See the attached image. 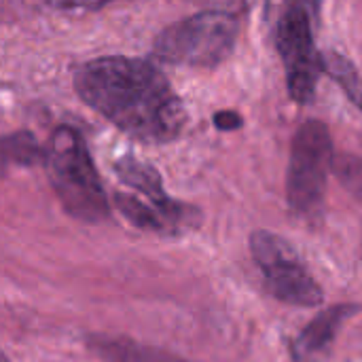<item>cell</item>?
Instances as JSON below:
<instances>
[{
  "label": "cell",
  "mask_w": 362,
  "mask_h": 362,
  "mask_svg": "<svg viewBox=\"0 0 362 362\" xmlns=\"http://www.w3.org/2000/svg\"><path fill=\"white\" fill-rule=\"evenodd\" d=\"M214 127H218L221 132H233L242 127V117L233 110H221L214 115Z\"/></svg>",
  "instance_id": "obj_13"
},
{
  "label": "cell",
  "mask_w": 362,
  "mask_h": 362,
  "mask_svg": "<svg viewBox=\"0 0 362 362\" xmlns=\"http://www.w3.org/2000/svg\"><path fill=\"white\" fill-rule=\"evenodd\" d=\"M76 95L123 134L165 144L187 125V108L165 74L140 57L108 55L74 72Z\"/></svg>",
  "instance_id": "obj_1"
},
{
  "label": "cell",
  "mask_w": 362,
  "mask_h": 362,
  "mask_svg": "<svg viewBox=\"0 0 362 362\" xmlns=\"http://www.w3.org/2000/svg\"><path fill=\"white\" fill-rule=\"evenodd\" d=\"M89 350L104 362H189L123 337H89Z\"/></svg>",
  "instance_id": "obj_9"
},
{
  "label": "cell",
  "mask_w": 362,
  "mask_h": 362,
  "mask_svg": "<svg viewBox=\"0 0 362 362\" xmlns=\"http://www.w3.org/2000/svg\"><path fill=\"white\" fill-rule=\"evenodd\" d=\"M312 13L301 4H288L276 23V47L284 64L286 87L297 104H310L322 70V53L316 51Z\"/></svg>",
  "instance_id": "obj_5"
},
{
  "label": "cell",
  "mask_w": 362,
  "mask_h": 362,
  "mask_svg": "<svg viewBox=\"0 0 362 362\" xmlns=\"http://www.w3.org/2000/svg\"><path fill=\"white\" fill-rule=\"evenodd\" d=\"M117 206L123 212L125 218H129L136 227L140 229H148V231H161V233H172L170 225L165 223V218L159 214L157 208L142 204L140 199L132 197V195H117Z\"/></svg>",
  "instance_id": "obj_11"
},
{
  "label": "cell",
  "mask_w": 362,
  "mask_h": 362,
  "mask_svg": "<svg viewBox=\"0 0 362 362\" xmlns=\"http://www.w3.org/2000/svg\"><path fill=\"white\" fill-rule=\"evenodd\" d=\"M291 4H301V6H305L312 15H316V13H318L320 0H291Z\"/></svg>",
  "instance_id": "obj_14"
},
{
  "label": "cell",
  "mask_w": 362,
  "mask_h": 362,
  "mask_svg": "<svg viewBox=\"0 0 362 362\" xmlns=\"http://www.w3.org/2000/svg\"><path fill=\"white\" fill-rule=\"evenodd\" d=\"M331 168L333 140L329 127L320 121H305L293 138L286 176V197L293 212L310 216L320 208Z\"/></svg>",
  "instance_id": "obj_4"
},
{
  "label": "cell",
  "mask_w": 362,
  "mask_h": 362,
  "mask_svg": "<svg viewBox=\"0 0 362 362\" xmlns=\"http://www.w3.org/2000/svg\"><path fill=\"white\" fill-rule=\"evenodd\" d=\"M238 19L227 11H204L163 28L155 38V55L189 68H216L238 42Z\"/></svg>",
  "instance_id": "obj_3"
},
{
  "label": "cell",
  "mask_w": 362,
  "mask_h": 362,
  "mask_svg": "<svg viewBox=\"0 0 362 362\" xmlns=\"http://www.w3.org/2000/svg\"><path fill=\"white\" fill-rule=\"evenodd\" d=\"M47 170L51 185L72 216L81 221H102L108 216V202L81 134L59 125L49 140Z\"/></svg>",
  "instance_id": "obj_2"
},
{
  "label": "cell",
  "mask_w": 362,
  "mask_h": 362,
  "mask_svg": "<svg viewBox=\"0 0 362 362\" xmlns=\"http://www.w3.org/2000/svg\"><path fill=\"white\" fill-rule=\"evenodd\" d=\"M2 362H8V361H6V358H4V361H2Z\"/></svg>",
  "instance_id": "obj_15"
},
{
  "label": "cell",
  "mask_w": 362,
  "mask_h": 362,
  "mask_svg": "<svg viewBox=\"0 0 362 362\" xmlns=\"http://www.w3.org/2000/svg\"><path fill=\"white\" fill-rule=\"evenodd\" d=\"M250 250L265 276L269 293L276 299L299 308H314L322 303V288L301 265L286 240L269 231H255L250 235Z\"/></svg>",
  "instance_id": "obj_6"
},
{
  "label": "cell",
  "mask_w": 362,
  "mask_h": 362,
  "mask_svg": "<svg viewBox=\"0 0 362 362\" xmlns=\"http://www.w3.org/2000/svg\"><path fill=\"white\" fill-rule=\"evenodd\" d=\"M356 312V305H335L320 312L293 341V356L299 362L325 361L341 325Z\"/></svg>",
  "instance_id": "obj_8"
},
{
  "label": "cell",
  "mask_w": 362,
  "mask_h": 362,
  "mask_svg": "<svg viewBox=\"0 0 362 362\" xmlns=\"http://www.w3.org/2000/svg\"><path fill=\"white\" fill-rule=\"evenodd\" d=\"M4 148H6V157H11L15 163H23V165H32V163L40 161V157H42V151L38 148L34 136L28 132L8 136L4 142Z\"/></svg>",
  "instance_id": "obj_12"
},
{
  "label": "cell",
  "mask_w": 362,
  "mask_h": 362,
  "mask_svg": "<svg viewBox=\"0 0 362 362\" xmlns=\"http://www.w3.org/2000/svg\"><path fill=\"white\" fill-rule=\"evenodd\" d=\"M119 178L129 185L132 189L144 193L151 202L153 208L159 210V214L165 218V223L170 225V231H176V229H182V227H189V218L191 212L187 206L170 199L163 191V185H161V176L157 174V170L140 159H134V157H125L121 161H117L115 165Z\"/></svg>",
  "instance_id": "obj_7"
},
{
  "label": "cell",
  "mask_w": 362,
  "mask_h": 362,
  "mask_svg": "<svg viewBox=\"0 0 362 362\" xmlns=\"http://www.w3.org/2000/svg\"><path fill=\"white\" fill-rule=\"evenodd\" d=\"M322 70L337 81L344 93L362 110V72L339 53H322Z\"/></svg>",
  "instance_id": "obj_10"
}]
</instances>
